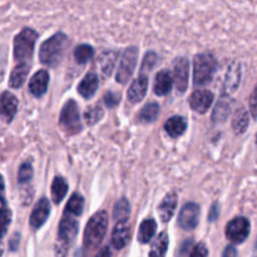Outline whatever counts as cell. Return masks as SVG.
I'll list each match as a JSON object with an SVG mask.
<instances>
[{
	"label": "cell",
	"instance_id": "1",
	"mask_svg": "<svg viewBox=\"0 0 257 257\" xmlns=\"http://www.w3.org/2000/svg\"><path fill=\"white\" fill-rule=\"evenodd\" d=\"M68 45H69V39L67 35L63 33L53 35L52 38L45 40L40 47V62L48 67H57L62 62Z\"/></svg>",
	"mask_w": 257,
	"mask_h": 257
},
{
	"label": "cell",
	"instance_id": "2",
	"mask_svg": "<svg viewBox=\"0 0 257 257\" xmlns=\"http://www.w3.org/2000/svg\"><path fill=\"white\" fill-rule=\"evenodd\" d=\"M108 227V215L104 211L97 212L88 221L84 230V246L94 248L102 242Z\"/></svg>",
	"mask_w": 257,
	"mask_h": 257
},
{
	"label": "cell",
	"instance_id": "3",
	"mask_svg": "<svg viewBox=\"0 0 257 257\" xmlns=\"http://www.w3.org/2000/svg\"><path fill=\"white\" fill-rule=\"evenodd\" d=\"M217 68V62L211 54H198L193 62V83L196 87L206 85L212 80Z\"/></svg>",
	"mask_w": 257,
	"mask_h": 257
},
{
	"label": "cell",
	"instance_id": "4",
	"mask_svg": "<svg viewBox=\"0 0 257 257\" xmlns=\"http://www.w3.org/2000/svg\"><path fill=\"white\" fill-rule=\"evenodd\" d=\"M78 233V222L73 217L65 216L59 223V231H58V240L55 245V255L57 257H65L67 256L68 248L70 243L74 241L75 236Z\"/></svg>",
	"mask_w": 257,
	"mask_h": 257
},
{
	"label": "cell",
	"instance_id": "5",
	"mask_svg": "<svg viewBox=\"0 0 257 257\" xmlns=\"http://www.w3.org/2000/svg\"><path fill=\"white\" fill-rule=\"evenodd\" d=\"M38 34L32 29H24L14 39V58L17 62L24 63L32 58Z\"/></svg>",
	"mask_w": 257,
	"mask_h": 257
},
{
	"label": "cell",
	"instance_id": "6",
	"mask_svg": "<svg viewBox=\"0 0 257 257\" xmlns=\"http://www.w3.org/2000/svg\"><path fill=\"white\" fill-rule=\"evenodd\" d=\"M59 124L67 135H77L82 130L79 108L74 100H68L60 113Z\"/></svg>",
	"mask_w": 257,
	"mask_h": 257
},
{
	"label": "cell",
	"instance_id": "7",
	"mask_svg": "<svg viewBox=\"0 0 257 257\" xmlns=\"http://www.w3.org/2000/svg\"><path fill=\"white\" fill-rule=\"evenodd\" d=\"M138 49L136 47H130L124 50L120 58V64L117 72V82L120 84H125L132 77L137 64Z\"/></svg>",
	"mask_w": 257,
	"mask_h": 257
},
{
	"label": "cell",
	"instance_id": "8",
	"mask_svg": "<svg viewBox=\"0 0 257 257\" xmlns=\"http://www.w3.org/2000/svg\"><path fill=\"white\" fill-rule=\"evenodd\" d=\"M250 235V222L245 217H236L227 223L226 236L232 243H242Z\"/></svg>",
	"mask_w": 257,
	"mask_h": 257
},
{
	"label": "cell",
	"instance_id": "9",
	"mask_svg": "<svg viewBox=\"0 0 257 257\" xmlns=\"http://www.w3.org/2000/svg\"><path fill=\"white\" fill-rule=\"evenodd\" d=\"M198 220H200V206L193 202L186 203L178 216V225L183 230L190 231L197 227Z\"/></svg>",
	"mask_w": 257,
	"mask_h": 257
},
{
	"label": "cell",
	"instance_id": "10",
	"mask_svg": "<svg viewBox=\"0 0 257 257\" xmlns=\"http://www.w3.org/2000/svg\"><path fill=\"white\" fill-rule=\"evenodd\" d=\"M190 63L186 58H178L173 64V82L180 93H185L188 85Z\"/></svg>",
	"mask_w": 257,
	"mask_h": 257
},
{
	"label": "cell",
	"instance_id": "11",
	"mask_svg": "<svg viewBox=\"0 0 257 257\" xmlns=\"http://www.w3.org/2000/svg\"><path fill=\"white\" fill-rule=\"evenodd\" d=\"M213 102V94L210 90H196L190 98V105L193 110L198 113H206L211 108Z\"/></svg>",
	"mask_w": 257,
	"mask_h": 257
},
{
	"label": "cell",
	"instance_id": "12",
	"mask_svg": "<svg viewBox=\"0 0 257 257\" xmlns=\"http://www.w3.org/2000/svg\"><path fill=\"white\" fill-rule=\"evenodd\" d=\"M50 213V203L47 198H42V200L38 201V203L35 205L34 210H33L32 216H30L29 223L33 228H39L40 226L44 225L45 221L48 220Z\"/></svg>",
	"mask_w": 257,
	"mask_h": 257
},
{
	"label": "cell",
	"instance_id": "13",
	"mask_svg": "<svg viewBox=\"0 0 257 257\" xmlns=\"http://www.w3.org/2000/svg\"><path fill=\"white\" fill-rule=\"evenodd\" d=\"M131 238V226L128 220L118 221L117 225L114 226V230L112 233V245L113 247L120 250L128 243Z\"/></svg>",
	"mask_w": 257,
	"mask_h": 257
},
{
	"label": "cell",
	"instance_id": "14",
	"mask_svg": "<svg viewBox=\"0 0 257 257\" xmlns=\"http://www.w3.org/2000/svg\"><path fill=\"white\" fill-rule=\"evenodd\" d=\"M148 89V78L146 73H141L140 77L132 83L128 89V99L132 103H138L145 98Z\"/></svg>",
	"mask_w": 257,
	"mask_h": 257
},
{
	"label": "cell",
	"instance_id": "15",
	"mask_svg": "<svg viewBox=\"0 0 257 257\" xmlns=\"http://www.w3.org/2000/svg\"><path fill=\"white\" fill-rule=\"evenodd\" d=\"M241 80V68L238 63L233 62L228 67L227 73H226L225 82H223V92L226 94H232L233 92L237 90L238 84Z\"/></svg>",
	"mask_w": 257,
	"mask_h": 257
},
{
	"label": "cell",
	"instance_id": "16",
	"mask_svg": "<svg viewBox=\"0 0 257 257\" xmlns=\"http://www.w3.org/2000/svg\"><path fill=\"white\" fill-rule=\"evenodd\" d=\"M48 83H49V74H48L47 70H39L30 78V93L35 97H40L47 92Z\"/></svg>",
	"mask_w": 257,
	"mask_h": 257
},
{
	"label": "cell",
	"instance_id": "17",
	"mask_svg": "<svg viewBox=\"0 0 257 257\" xmlns=\"http://www.w3.org/2000/svg\"><path fill=\"white\" fill-rule=\"evenodd\" d=\"M176 207H177V196H176L175 192H170L163 198L160 208H158V212H160L163 222H168L172 218V216L175 215Z\"/></svg>",
	"mask_w": 257,
	"mask_h": 257
},
{
	"label": "cell",
	"instance_id": "18",
	"mask_svg": "<svg viewBox=\"0 0 257 257\" xmlns=\"http://www.w3.org/2000/svg\"><path fill=\"white\" fill-rule=\"evenodd\" d=\"M173 77L168 70H161L157 73L155 79V93L157 95H167L171 92L173 85Z\"/></svg>",
	"mask_w": 257,
	"mask_h": 257
},
{
	"label": "cell",
	"instance_id": "19",
	"mask_svg": "<svg viewBox=\"0 0 257 257\" xmlns=\"http://www.w3.org/2000/svg\"><path fill=\"white\" fill-rule=\"evenodd\" d=\"M98 84H99V82H98L97 74L93 72L88 73L84 77V79H83L82 82L79 83V85H78V92H79V94L82 95L83 98L88 99V98H90L95 92H97Z\"/></svg>",
	"mask_w": 257,
	"mask_h": 257
},
{
	"label": "cell",
	"instance_id": "20",
	"mask_svg": "<svg viewBox=\"0 0 257 257\" xmlns=\"http://www.w3.org/2000/svg\"><path fill=\"white\" fill-rule=\"evenodd\" d=\"M18 109V99L14 94L10 92H4L2 95V113L3 117L7 119V122L14 118Z\"/></svg>",
	"mask_w": 257,
	"mask_h": 257
},
{
	"label": "cell",
	"instance_id": "21",
	"mask_svg": "<svg viewBox=\"0 0 257 257\" xmlns=\"http://www.w3.org/2000/svg\"><path fill=\"white\" fill-rule=\"evenodd\" d=\"M186 128H187V122H186L185 118L180 117V115H173V117L168 118L165 124L166 132L173 138L182 136L185 133Z\"/></svg>",
	"mask_w": 257,
	"mask_h": 257
},
{
	"label": "cell",
	"instance_id": "22",
	"mask_svg": "<svg viewBox=\"0 0 257 257\" xmlns=\"http://www.w3.org/2000/svg\"><path fill=\"white\" fill-rule=\"evenodd\" d=\"M28 73H29V64L28 62L20 63L17 67L13 69L12 74H10L9 79V85L12 88H20L24 84L25 79L28 77Z\"/></svg>",
	"mask_w": 257,
	"mask_h": 257
},
{
	"label": "cell",
	"instance_id": "23",
	"mask_svg": "<svg viewBox=\"0 0 257 257\" xmlns=\"http://www.w3.org/2000/svg\"><path fill=\"white\" fill-rule=\"evenodd\" d=\"M231 104H232V100L227 97H223L220 102L216 105L215 110H213L212 119L213 122H225L228 118L231 112Z\"/></svg>",
	"mask_w": 257,
	"mask_h": 257
},
{
	"label": "cell",
	"instance_id": "24",
	"mask_svg": "<svg viewBox=\"0 0 257 257\" xmlns=\"http://www.w3.org/2000/svg\"><path fill=\"white\" fill-rule=\"evenodd\" d=\"M115 60H117V53L113 52V50H107V52H103L100 54L99 59H98V64L100 65V69H102L103 74L104 75H110L114 69Z\"/></svg>",
	"mask_w": 257,
	"mask_h": 257
},
{
	"label": "cell",
	"instance_id": "25",
	"mask_svg": "<svg viewBox=\"0 0 257 257\" xmlns=\"http://www.w3.org/2000/svg\"><path fill=\"white\" fill-rule=\"evenodd\" d=\"M157 231V223L152 218L145 220L140 226V233H138V240L142 243H148L155 236Z\"/></svg>",
	"mask_w": 257,
	"mask_h": 257
},
{
	"label": "cell",
	"instance_id": "26",
	"mask_svg": "<svg viewBox=\"0 0 257 257\" xmlns=\"http://www.w3.org/2000/svg\"><path fill=\"white\" fill-rule=\"evenodd\" d=\"M248 122H250V118H248L247 110L243 109V108L237 109L232 118L233 132H235L236 135H241V133H243L246 130H247Z\"/></svg>",
	"mask_w": 257,
	"mask_h": 257
},
{
	"label": "cell",
	"instance_id": "27",
	"mask_svg": "<svg viewBox=\"0 0 257 257\" xmlns=\"http://www.w3.org/2000/svg\"><path fill=\"white\" fill-rule=\"evenodd\" d=\"M168 248V236L166 232H162L155 242L152 243V248L150 251V257H165Z\"/></svg>",
	"mask_w": 257,
	"mask_h": 257
},
{
	"label": "cell",
	"instance_id": "28",
	"mask_svg": "<svg viewBox=\"0 0 257 257\" xmlns=\"http://www.w3.org/2000/svg\"><path fill=\"white\" fill-rule=\"evenodd\" d=\"M68 192V185L62 177H55L52 185V198L54 203L62 202Z\"/></svg>",
	"mask_w": 257,
	"mask_h": 257
},
{
	"label": "cell",
	"instance_id": "29",
	"mask_svg": "<svg viewBox=\"0 0 257 257\" xmlns=\"http://www.w3.org/2000/svg\"><path fill=\"white\" fill-rule=\"evenodd\" d=\"M158 114H160V105L157 103H148L142 108L138 117H140L141 122L151 123L157 119Z\"/></svg>",
	"mask_w": 257,
	"mask_h": 257
},
{
	"label": "cell",
	"instance_id": "30",
	"mask_svg": "<svg viewBox=\"0 0 257 257\" xmlns=\"http://www.w3.org/2000/svg\"><path fill=\"white\" fill-rule=\"evenodd\" d=\"M84 207V200L80 195L74 193L65 206V213L72 216H80Z\"/></svg>",
	"mask_w": 257,
	"mask_h": 257
},
{
	"label": "cell",
	"instance_id": "31",
	"mask_svg": "<svg viewBox=\"0 0 257 257\" xmlns=\"http://www.w3.org/2000/svg\"><path fill=\"white\" fill-rule=\"evenodd\" d=\"M93 55H94V49L88 44L78 45L74 50L75 60L80 63V64H85L87 62H89L93 58Z\"/></svg>",
	"mask_w": 257,
	"mask_h": 257
},
{
	"label": "cell",
	"instance_id": "32",
	"mask_svg": "<svg viewBox=\"0 0 257 257\" xmlns=\"http://www.w3.org/2000/svg\"><path fill=\"white\" fill-rule=\"evenodd\" d=\"M131 213V207L130 203L127 200H119L114 206V211H113V217L117 221H123L128 220V216Z\"/></svg>",
	"mask_w": 257,
	"mask_h": 257
},
{
	"label": "cell",
	"instance_id": "33",
	"mask_svg": "<svg viewBox=\"0 0 257 257\" xmlns=\"http://www.w3.org/2000/svg\"><path fill=\"white\" fill-rule=\"evenodd\" d=\"M103 114H104V112H103V108L100 105H93L85 110L84 119L88 125H94L95 123L102 119Z\"/></svg>",
	"mask_w": 257,
	"mask_h": 257
},
{
	"label": "cell",
	"instance_id": "34",
	"mask_svg": "<svg viewBox=\"0 0 257 257\" xmlns=\"http://www.w3.org/2000/svg\"><path fill=\"white\" fill-rule=\"evenodd\" d=\"M33 177V168L32 165L29 162H25L20 166L19 168V175H18V178H19L20 183H27L32 180Z\"/></svg>",
	"mask_w": 257,
	"mask_h": 257
},
{
	"label": "cell",
	"instance_id": "35",
	"mask_svg": "<svg viewBox=\"0 0 257 257\" xmlns=\"http://www.w3.org/2000/svg\"><path fill=\"white\" fill-rule=\"evenodd\" d=\"M156 63H157V55H156L155 53H147L142 63V73H146V74H147V73L155 67Z\"/></svg>",
	"mask_w": 257,
	"mask_h": 257
},
{
	"label": "cell",
	"instance_id": "36",
	"mask_svg": "<svg viewBox=\"0 0 257 257\" xmlns=\"http://www.w3.org/2000/svg\"><path fill=\"white\" fill-rule=\"evenodd\" d=\"M2 216H3V236H5V233H7V231H8V226H9V223H10V216H12L10 215V211L8 210L5 200H3Z\"/></svg>",
	"mask_w": 257,
	"mask_h": 257
},
{
	"label": "cell",
	"instance_id": "37",
	"mask_svg": "<svg viewBox=\"0 0 257 257\" xmlns=\"http://www.w3.org/2000/svg\"><path fill=\"white\" fill-rule=\"evenodd\" d=\"M190 257H208V251L205 243H198L191 251Z\"/></svg>",
	"mask_w": 257,
	"mask_h": 257
},
{
	"label": "cell",
	"instance_id": "38",
	"mask_svg": "<svg viewBox=\"0 0 257 257\" xmlns=\"http://www.w3.org/2000/svg\"><path fill=\"white\" fill-rule=\"evenodd\" d=\"M104 103L107 104V107L113 108L119 103V95L115 94L113 92H108L107 94L104 95Z\"/></svg>",
	"mask_w": 257,
	"mask_h": 257
},
{
	"label": "cell",
	"instance_id": "39",
	"mask_svg": "<svg viewBox=\"0 0 257 257\" xmlns=\"http://www.w3.org/2000/svg\"><path fill=\"white\" fill-rule=\"evenodd\" d=\"M250 108H251V113L255 118H257V85L253 89L252 94L250 97Z\"/></svg>",
	"mask_w": 257,
	"mask_h": 257
},
{
	"label": "cell",
	"instance_id": "40",
	"mask_svg": "<svg viewBox=\"0 0 257 257\" xmlns=\"http://www.w3.org/2000/svg\"><path fill=\"white\" fill-rule=\"evenodd\" d=\"M20 242V236L19 233H15L14 236H13V238H10V242H9V248L10 250L15 251L18 248V245H19Z\"/></svg>",
	"mask_w": 257,
	"mask_h": 257
},
{
	"label": "cell",
	"instance_id": "41",
	"mask_svg": "<svg viewBox=\"0 0 257 257\" xmlns=\"http://www.w3.org/2000/svg\"><path fill=\"white\" fill-rule=\"evenodd\" d=\"M222 257H237V250H236L233 246H227L223 251V256Z\"/></svg>",
	"mask_w": 257,
	"mask_h": 257
},
{
	"label": "cell",
	"instance_id": "42",
	"mask_svg": "<svg viewBox=\"0 0 257 257\" xmlns=\"http://www.w3.org/2000/svg\"><path fill=\"white\" fill-rule=\"evenodd\" d=\"M218 213H220V208H218L217 205H213L212 208L210 211V215H208V220L215 221L216 218L218 217Z\"/></svg>",
	"mask_w": 257,
	"mask_h": 257
},
{
	"label": "cell",
	"instance_id": "43",
	"mask_svg": "<svg viewBox=\"0 0 257 257\" xmlns=\"http://www.w3.org/2000/svg\"><path fill=\"white\" fill-rule=\"evenodd\" d=\"M95 257H112V252H110V248L108 246H104V247L100 248L99 252L97 253Z\"/></svg>",
	"mask_w": 257,
	"mask_h": 257
},
{
	"label": "cell",
	"instance_id": "44",
	"mask_svg": "<svg viewBox=\"0 0 257 257\" xmlns=\"http://www.w3.org/2000/svg\"><path fill=\"white\" fill-rule=\"evenodd\" d=\"M256 143H257V135H256Z\"/></svg>",
	"mask_w": 257,
	"mask_h": 257
}]
</instances>
